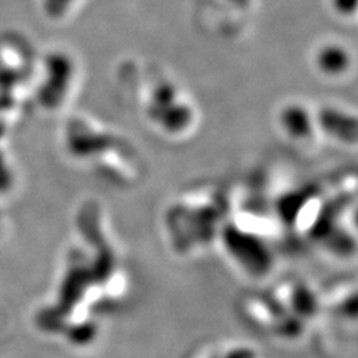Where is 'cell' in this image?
<instances>
[{
    "label": "cell",
    "instance_id": "cell-1",
    "mask_svg": "<svg viewBox=\"0 0 358 358\" xmlns=\"http://www.w3.org/2000/svg\"><path fill=\"white\" fill-rule=\"evenodd\" d=\"M339 312L346 318H351V320L358 318V291L343 301Z\"/></svg>",
    "mask_w": 358,
    "mask_h": 358
},
{
    "label": "cell",
    "instance_id": "cell-2",
    "mask_svg": "<svg viewBox=\"0 0 358 358\" xmlns=\"http://www.w3.org/2000/svg\"><path fill=\"white\" fill-rule=\"evenodd\" d=\"M224 358H255V357H254L252 351L241 348V350H236V351H231L229 355H226Z\"/></svg>",
    "mask_w": 358,
    "mask_h": 358
},
{
    "label": "cell",
    "instance_id": "cell-3",
    "mask_svg": "<svg viewBox=\"0 0 358 358\" xmlns=\"http://www.w3.org/2000/svg\"><path fill=\"white\" fill-rule=\"evenodd\" d=\"M338 6L346 8V10H354L358 6V0H338Z\"/></svg>",
    "mask_w": 358,
    "mask_h": 358
}]
</instances>
